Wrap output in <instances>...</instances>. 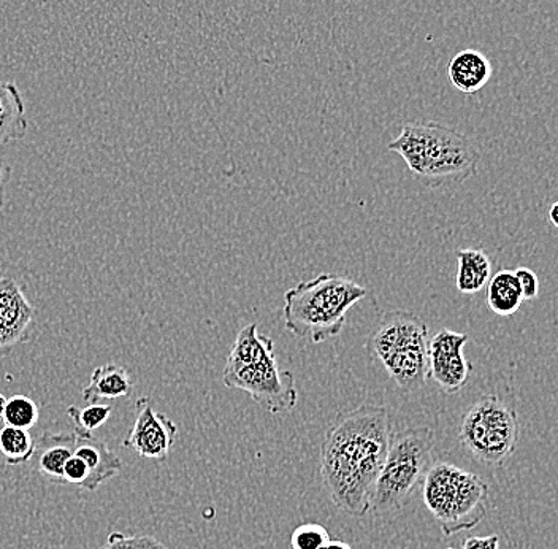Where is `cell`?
<instances>
[{
    "label": "cell",
    "instance_id": "30",
    "mask_svg": "<svg viewBox=\"0 0 558 549\" xmlns=\"http://www.w3.org/2000/svg\"><path fill=\"white\" fill-rule=\"evenodd\" d=\"M7 407V397L3 394H0V418H2L3 411H5Z\"/></svg>",
    "mask_w": 558,
    "mask_h": 549
},
{
    "label": "cell",
    "instance_id": "28",
    "mask_svg": "<svg viewBox=\"0 0 558 549\" xmlns=\"http://www.w3.org/2000/svg\"><path fill=\"white\" fill-rule=\"evenodd\" d=\"M323 549H352L349 545L343 544V541H330L329 545H326Z\"/></svg>",
    "mask_w": 558,
    "mask_h": 549
},
{
    "label": "cell",
    "instance_id": "3",
    "mask_svg": "<svg viewBox=\"0 0 558 549\" xmlns=\"http://www.w3.org/2000/svg\"><path fill=\"white\" fill-rule=\"evenodd\" d=\"M366 294L364 286L341 275L300 282L284 294V327L300 341L324 344L343 332L348 311Z\"/></svg>",
    "mask_w": 558,
    "mask_h": 549
},
{
    "label": "cell",
    "instance_id": "11",
    "mask_svg": "<svg viewBox=\"0 0 558 549\" xmlns=\"http://www.w3.org/2000/svg\"><path fill=\"white\" fill-rule=\"evenodd\" d=\"M149 402V397L138 398L134 426L122 445L145 460L166 461L177 442L178 426L169 416L157 413Z\"/></svg>",
    "mask_w": 558,
    "mask_h": 549
},
{
    "label": "cell",
    "instance_id": "10",
    "mask_svg": "<svg viewBox=\"0 0 558 549\" xmlns=\"http://www.w3.org/2000/svg\"><path fill=\"white\" fill-rule=\"evenodd\" d=\"M37 334V313L20 283L0 276V359Z\"/></svg>",
    "mask_w": 558,
    "mask_h": 549
},
{
    "label": "cell",
    "instance_id": "12",
    "mask_svg": "<svg viewBox=\"0 0 558 549\" xmlns=\"http://www.w3.org/2000/svg\"><path fill=\"white\" fill-rule=\"evenodd\" d=\"M75 453V433L45 432L35 442V470L45 480L65 485L64 467Z\"/></svg>",
    "mask_w": 558,
    "mask_h": 549
},
{
    "label": "cell",
    "instance_id": "9",
    "mask_svg": "<svg viewBox=\"0 0 558 549\" xmlns=\"http://www.w3.org/2000/svg\"><path fill=\"white\" fill-rule=\"evenodd\" d=\"M469 341L462 332L441 329L428 342V378L446 394L459 393L470 381L473 366L463 353Z\"/></svg>",
    "mask_w": 558,
    "mask_h": 549
},
{
    "label": "cell",
    "instance_id": "17",
    "mask_svg": "<svg viewBox=\"0 0 558 549\" xmlns=\"http://www.w3.org/2000/svg\"><path fill=\"white\" fill-rule=\"evenodd\" d=\"M490 276V258L483 250L466 248V250L457 251L456 286L459 293L483 291Z\"/></svg>",
    "mask_w": 558,
    "mask_h": 549
},
{
    "label": "cell",
    "instance_id": "19",
    "mask_svg": "<svg viewBox=\"0 0 558 549\" xmlns=\"http://www.w3.org/2000/svg\"><path fill=\"white\" fill-rule=\"evenodd\" d=\"M35 440L29 430L0 426V457L9 465H23L33 461Z\"/></svg>",
    "mask_w": 558,
    "mask_h": 549
},
{
    "label": "cell",
    "instance_id": "18",
    "mask_svg": "<svg viewBox=\"0 0 558 549\" xmlns=\"http://www.w3.org/2000/svg\"><path fill=\"white\" fill-rule=\"evenodd\" d=\"M487 306L498 317H512L521 310L523 296L514 271H498L487 283Z\"/></svg>",
    "mask_w": 558,
    "mask_h": 549
},
{
    "label": "cell",
    "instance_id": "25",
    "mask_svg": "<svg viewBox=\"0 0 558 549\" xmlns=\"http://www.w3.org/2000/svg\"><path fill=\"white\" fill-rule=\"evenodd\" d=\"M515 276H518L519 286H521V291L523 296V300H533L538 297L539 294V278L532 268L521 267L518 271H514Z\"/></svg>",
    "mask_w": 558,
    "mask_h": 549
},
{
    "label": "cell",
    "instance_id": "27",
    "mask_svg": "<svg viewBox=\"0 0 558 549\" xmlns=\"http://www.w3.org/2000/svg\"><path fill=\"white\" fill-rule=\"evenodd\" d=\"M10 178H12V167H10L5 159L0 157V210L5 205L7 188H9Z\"/></svg>",
    "mask_w": 558,
    "mask_h": 549
},
{
    "label": "cell",
    "instance_id": "22",
    "mask_svg": "<svg viewBox=\"0 0 558 549\" xmlns=\"http://www.w3.org/2000/svg\"><path fill=\"white\" fill-rule=\"evenodd\" d=\"M330 544V535L320 524H302L291 535L292 549H323Z\"/></svg>",
    "mask_w": 558,
    "mask_h": 549
},
{
    "label": "cell",
    "instance_id": "13",
    "mask_svg": "<svg viewBox=\"0 0 558 549\" xmlns=\"http://www.w3.org/2000/svg\"><path fill=\"white\" fill-rule=\"evenodd\" d=\"M73 454L85 461L89 468L86 491H97L105 481L117 477L122 470L120 457L93 433H75V453Z\"/></svg>",
    "mask_w": 558,
    "mask_h": 549
},
{
    "label": "cell",
    "instance_id": "4",
    "mask_svg": "<svg viewBox=\"0 0 558 549\" xmlns=\"http://www.w3.org/2000/svg\"><path fill=\"white\" fill-rule=\"evenodd\" d=\"M222 381L230 390L250 394L271 415L294 410L299 398L294 373L279 367L274 341L259 334L257 324H247L236 335Z\"/></svg>",
    "mask_w": 558,
    "mask_h": 549
},
{
    "label": "cell",
    "instance_id": "31",
    "mask_svg": "<svg viewBox=\"0 0 558 549\" xmlns=\"http://www.w3.org/2000/svg\"><path fill=\"white\" fill-rule=\"evenodd\" d=\"M448 549H457V548H448Z\"/></svg>",
    "mask_w": 558,
    "mask_h": 549
},
{
    "label": "cell",
    "instance_id": "5",
    "mask_svg": "<svg viewBox=\"0 0 558 549\" xmlns=\"http://www.w3.org/2000/svg\"><path fill=\"white\" fill-rule=\"evenodd\" d=\"M435 464V433L430 428L400 430L390 437L389 450L369 502V512H400Z\"/></svg>",
    "mask_w": 558,
    "mask_h": 549
},
{
    "label": "cell",
    "instance_id": "15",
    "mask_svg": "<svg viewBox=\"0 0 558 549\" xmlns=\"http://www.w3.org/2000/svg\"><path fill=\"white\" fill-rule=\"evenodd\" d=\"M132 390H134V381L125 367L105 363L94 370L89 384L83 390V398L87 404L117 401V398L129 397Z\"/></svg>",
    "mask_w": 558,
    "mask_h": 549
},
{
    "label": "cell",
    "instance_id": "6",
    "mask_svg": "<svg viewBox=\"0 0 558 549\" xmlns=\"http://www.w3.org/2000/svg\"><path fill=\"white\" fill-rule=\"evenodd\" d=\"M428 342L425 321L411 311L399 310L384 314L366 348L400 390L414 393L428 380Z\"/></svg>",
    "mask_w": 558,
    "mask_h": 549
},
{
    "label": "cell",
    "instance_id": "21",
    "mask_svg": "<svg viewBox=\"0 0 558 549\" xmlns=\"http://www.w3.org/2000/svg\"><path fill=\"white\" fill-rule=\"evenodd\" d=\"M113 407L107 404H89L85 408L69 407L68 415L75 426V433H93L110 419Z\"/></svg>",
    "mask_w": 558,
    "mask_h": 549
},
{
    "label": "cell",
    "instance_id": "16",
    "mask_svg": "<svg viewBox=\"0 0 558 549\" xmlns=\"http://www.w3.org/2000/svg\"><path fill=\"white\" fill-rule=\"evenodd\" d=\"M27 118L23 97L15 83L0 80V150L26 135Z\"/></svg>",
    "mask_w": 558,
    "mask_h": 549
},
{
    "label": "cell",
    "instance_id": "20",
    "mask_svg": "<svg viewBox=\"0 0 558 549\" xmlns=\"http://www.w3.org/2000/svg\"><path fill=\"white\" fill-rule=\"evenodd\" d=\"M2 419L3 425L31 430L40 419V410H38V405L35 404L33 398L17 394L7 398V407Z\"/></svg>",
    "mask_w": 558,
    "mask_h": 549
},
{
    "label": "cell",
    "instance_id": "14",
    "mask_svg": "<svg viewBox=\"0 0 558 549\" xmlns=\"http://www.w3.org/2000/svg\"><path fill=\"white\" fill-rule=\"evenodd\" d=\"M449 80L463 94H476L492 79L494 68L486 55L477 50L457 52L449 62Z\"/></svg>",
    "mask_w": 558,
    "mask_h": 549
},
{
    "label": "cell",
    "instance_id": "26",
    "mask_svg": "<svg viewBox=\"0 0 558 549\" xmlns=\"http://www.w3.org/2000/svg\"><path fill=\"white\" fill-rule=\"evenodd\" d=\"M463 549H500V538H498V535L470 537L463 544Z\"/></svg>",
    "mask_w": 558,
    "mask_h": 549
},
{
    "label": "cell",
    "instance_id": "2",
    "mask_svg": "<svg viewBox=\"0 0 558 549\" xmlns=\"http://www.w3.org/2000/svg\"><path fill=\"white\" fill-rule=\"evenodd\" d=\"M389 152L403 157L411 175L424 187L462 184L477 174L481 155L465 135L438 122H410Z\"/></svg>",
    "mask_w": 558,
    "mask_h": 549
},
{
    "label": "cell",
    "instance_id": "7",
    "mask_svg": "<svg viewBox=\"0 0 558 549\" xmlns=\"http://www.w3.org/2000/svg\"><path fill=\"white\" fill-rule=\"evenodd\" d=\"M422 488L425 506L446 537L474 529L487 515V482L457 465L435 463Z\"/></svg>",
    "mask_w": 558,
    "mask_h": 549
},
{
    "label": "cell",
    "instance_id": "29",
    "mask_svg": "<svg viewBox=\"0 0 558 549\" xmlns=\"http://www.w3.org/2000/svg\"><path fill=\"white\" fill-rule=\"evenodd\" d=\"M557 210H558V204L556 202V204H553V206H550V210H549L550 223H553L554 227L558 226Z\"/></svg>",
    "mask_w": 558,
    "mask_h": 549
},
{
    "label": "cell",
    "instance_id": "23",
    "mask_svg": "<svg viewBox=\"0 0 558 549\" xmlns=\"http://www.w3.org/2000/svg\"><path fill=\"white\" fill-rule=\"evenodd\" d=\"M100 549H169L162 541L151 535H124L113 533L108 535L107 544Z\"/></svg>",
    "mask_w": 558,
    "mask_h": 549
},
{
    "label": "cell",
    "instance_id": "1",
    "mask_svg": "<svg viewBox=\"0 0 558 549\" xmlns=\"http://www.w3.org/2000/svg\"><path fill=\"white\" fill-rule=\"evenodd\" d=\"M392 425L383 405L364 404L335 416L320 445V477L337 509L352 516L369 512Z\"/></svg>",
    "mask_w": 558,
    "mask_h": 549
},
{
    "label": "cell",
    "instance_id": "8",
    "mask_svg": "<svg viewBox=\"0 0 558 549\" xmlns=\"http://www.w3.org/2000/svg\"><path fill=\"white\" fill-rule=\"evenodd\" d=\"M459 437L474 461L486 467H501L518 446V411L498 395H483L466 411Z\"/></svg>",
    "mask_w": 558,
    "mask_h": 549
},
{
    "label": "cell",
    "instance_id": "24",
    "mask_svg": "<svg viewBox=\"0 0 558 549\" xmlns=\"http://www.w3.org/2000/svg\"><path fill=\"white\" fill-rule=\"evenodd\" d=\"M87 478H89V468H87L85 461L73 454L64 467L65 485L78 486V488L85 489Z\"/></svg>",
    "mask_w": 558,
    "mask_h": 549
}]
</instances>
